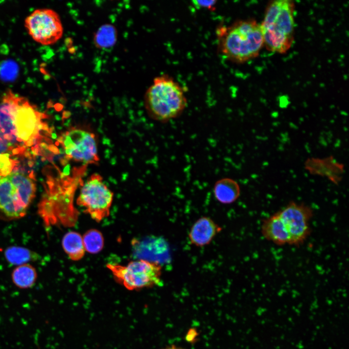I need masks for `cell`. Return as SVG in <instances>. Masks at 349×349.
I'll return each mask as SVG.
<instances>
[{
	"instance_id": "1",
	"label": "cell",
	"mask_w": 349,
	"mask_h": 349,
	"mask_svg": "<svg viewBox=\"0 0 349 349\" xmlns=\"http://www.w3.org/2000/svg\"><path fill=\"white\" fill-rule=\"evenodd\" d=\"M219 49L226 58L242 63L257 57L264 46L260 24L254 19L237 21L217 29Z\"/></svg>"
},
{
	"instance_id": "2",
	"label": "cell",
	"mask_w": 349,
	"mask_h": 349,
	"mask_svg": "<svg viewBox=\"0 0 349 349\" xmlns=\"http://www.w3.org/2000/svg\"><path fill=\"white\" fill-rule=\"evenodd\" d=\"M295 4L292 0L271 1L260 24L264 46L270 51L284 53L294 41Z\"/></svg>"
},
{
	"instance_id": "3",
	"label": "cell",
	"mask_w": 349,
	"mask_h": 349,
	"mask_svg": "<svg viewBox=\"0 0 349 349\" xmlns=\"http://www.w3.org/2000/svg\"><path fill=\"white\" fill-rule=\"evenodd\" d=\"M144 100L149 115L162 123L178 117L187 105L184 89L166 75L154 79L145 93Z\"/></svg>"
},
{
	"instance_id": "4",
	"label": "cell",
	"mask_w": 349,
	"mask_h": 349,
	"mask_svg": "<svg viewBox=\"0 0 349 349\" xmlns=\"http://www.w3.org/2000/svg\"><path fill=\"white\" fill-rule=\"evenodd\" d=\"M46 193L40 202L39 213L45 221L51 224H62L73 226L76 223L79 213L73 205L76 182L48 176Z\"/></svg>"
},
{
	"instance_id": "5",
	"label": "cell",
	"mask_w": 349,
	"mask_h": 349,
	"mask_svg": "<svg viewBox=\"0 0 349 349\" xmlns=\"http://www.w3.org/2000/svg\"><path fill=\"white\" fill-rule=\"evenodd\" d=\"M33 174L15 170L0 176V219L13 221L24 217L35 196Z\"/></svg>"
},
{
	"instance_id": "6",
	"label": "cell",
	"mask_w": 349,
	"mask_h": 349,
	"mask_svg": "<svg viewBox=\"0 0 349 349\" xmlns=\"http://www.w3.org/2000/svg\"><path fill=\"white\" fill-rule=\"evenodd\" d=\"M106 267L116 281L129 290L162 284V267L158 262L139 259L126 265L109 263Z\"/></svg>"
},
{
	"instance_id": "7",
	"label": "cell",
	"mask_w": 349,
	"mask_h": 349,
	"mask_svg": "<svg viewBox=\"0 0 349 349\" xmlns=\"http://www.w3.org/2000/svg\"><path fill=\"white\" fill-rule=\"evenodd\" d=\"M113 198L112 192L101 176L95 174L82 184L76 203L84 213L100 222L109 216Z\"/></svg>"
},
{
	"instance_id": "8",
	"label": "cell",
	"mask_w": 349,
	"mask_h": 349,
	"mask_svg": "<svg viewBox=\"0 0 349 349\" xmlns=\"http://www.w3.org/2000/svg\"><path fill=\"white\" fill-rule=\"evenodd\" d=\"M45 117L26 98L19 96L13 121L17 137L26 148L35 144L41 138V131L47 129L41 121Z\"/></svg>"
},
{
	"instance_id": "9",
	"label": "cell",
	"mask_w": 349,
	"mask_h": 349,
	"mask_svg": "<svg viewBox=\"0 0 349 349\" xmlns=\"http://www.w3.org/2000/svg\"><path fill=\"white\" fill-rule=\"evenodd\" d=\"M24 26L32 39L43 45L54 44L63 36L60 16L51 9L34 10L25 19Z\"/></svg>"
},
{
	"instance_id": "10",
	"label": "cell",
	"mask_w": 349,
	"mask_h": 349,
	"mask_svg": "<svg viewBox=\"0 0 349 349\" xmlns=\"http://www.w3.org/2000/svg\"><path fill=\"white\" fill-rule=\"evenodd\" d=\"M61 140L67 158L85 165L98 161L97 143L93 133L74 128L66 131Z\"/></svg>"
},
{
	"instance_id": "11",
	"label": "cell",
	"mask_w": 349,
	"mask_h": 349,
	"mask_svg": "<svg viewBox=\"0 0 349 349\" xmlns=\"http://www.w3.org/2000/svg\"><path fill=\"white\" fill-rule=\"evenodd\" d=\"M277 212L288 232L291 245L302 244L310 234L313 209L303 203L290 202Z\"/></svg>"
},
{
	"instance_id": "12",
	"label": "cell",
	"mask_w": 349,
	"mask_h": 349,
	"mask_svg": "<svg viewBox=\"0 0 349 349\" xmlns=\"http://www.w3.org/2000/svg\"><path fill=\"white\" fill-rule=\"evenodd\" d=\"M304 166L310 174L326 177L335 185L341 182L345 172L344 165L332 156L307 159Z\"/></svg>"
},
{
	"instance_id": "13",
	"label": "cell",
	"mask_w": 349,
	"mask_h": 349,
	"mask_svg": "<svg viewBox=\"0 0 349 349\" xmlns=\"http://www.w3.org/2000/svg\"><path fill=\"white\" fill-rule=\"evenodd\" d=\"M222 228L209 217L203 216L193 224L188 234L190 244L196 247L209 244Z\"/></svg>"
},
{
	"instance_id": "14",
	"label": "cell",
	"mask_w": 349,
	"mask_h": 349,
	"mask_svg": "<svg viewBox=\"0 0 349 349\" xmlns=\"http://www.w3.org/2000/svg\"><path fill=\"white\" fill-rule=\"evenodd\" d=\"M261 232L266 240L276 245H291L288 232L277 212L263 220Z\"/></svg>"
},
{
	"instance_id": "15",
	"label": "cell",
	"mask_w": 349,
	"mask_h": 349,
	"mask_svg": "<svg viewBox=\"0 0 349 349\" xmlns=\"http://www.w3.org/2000/svg\"><path fill=\"white\" fill-rule=\"evenodd\" d=\"M215 198L222 204H231L238 200L240 194L238 183L230 178H222L216 182L213 189Z\"/></svg>"
},
{
	"instance_id": "16",
	"label": "cell",
	"mask_w": 349,
	"mask_h": 349,
	"mask_svg": "<svg viewBox=\"0 0 349 349\" xmlns=\"http://www.w3.org/2000/svg\"><path fill=\"white\" fill-rule=\"evenodd\" d=\"M62 245L64 252L73 261L82 259L85 254L82 237L75 231H69L63 237Z\"/></svg>"
},
{
	"instance_id": "17",
	"label": "cell",
	"mask_w": 349,
	"mask_h": 349,
	"mask_svg": "<svg viewBox=\"0 0 349 349\" xmlns=\"http://www.w3.org/2000/svg\"><path fill=\"white\" fill-rule=\"evenodd\" d=\"M12 280L14 284L21 289H28L35 284L37 279L35 268L30 263L17 266L12 271Z\"/></svg>"
},
{
	"instance_id": "18",
	"label": "cell",
	"mask_w": 349,
	"mask_h": 349,
	"mask_svg": "<svg viewBox=\"0 0 349 349\" xmlns=\"http://www.w3.org/2000/svg\"><path fill=\"white\" fill-rule=\"evenodd\" d=\"M4 257L7 262L14 265L29 263L38 259V254L31 250L17 246H11L4 251Z\"/></svg>"
},
{
	"instance_id": "19",
	"label": "cell",
	"mask_w": 349,
	"mask_h": 349,
	"mask_svg": "<svg viewBox=\"0 0 349 349\" xmlns=\"http://www.w3.org/2000/svg\"><path fill=\"white\" fill-rule=\"evenodd\" d=\"M117 32L115 27L110 24H105L100 27L94 37V43L99 48H111L117 40Z\"/></svg>"
},
{
	"instance_id": "20",
	"label": "cell",
	"mask_w": 349,
	"mask_h": 349,
	"mask_svg": "<svg viewBox=\"0 0 349 349\" xmlns=\"http://www.w3.org/2000/svg\"><path fill=\"white\" fill-rule=\"evenodd\" d=\"M82 237L85 251L95 254L103 249L104 239L103 235L99 230L95 229L88 230Z\"/></svg>"
},
{
	"instance_id": "21",
	"label": "cell",
	"mask_w": 349,
	"mask_h": 349,
	"mask_svg": "<svg viewBox=\"0 0 349 349\" xmlns=\"http://www.w3.org/2000/svg\"><path fill=\"white\" fill-rule=\"evenodd\" d=\"M19 71L17 64L12 60L0 62V79L4 81H12L16 78Z\"/></svg>"
},
{
	"instance_id": "22",
	"label": "cell",
	"mask_w": 349,
	"mask_h": 349,
	"mask_svg": "<svg viewBox=\"0 0 349 349\" xmlns=\"http://www.w3.org/2000/svg\"><path fill=\"white\" fill-rule=\"evenodd\" d=\"M10 154L0 155V176H6L16 168L18 161L11 158Z\"/></svg>"
},
{
	"instance_id": "23",
	"label": "cell",
	"mask_w": 349,
	"mask_h": 349,
	"mask_svg": "<svg viewBox=\"0 0 349 349\" xmlns=\"http://www.w3.org/2000/svg\"><path fill=\"white\" fill-rule=\"evenodd\" d=\"M215 0H193L192 4L197 8L210 9H212L216 3Z\"/></svg>"
},
{
	"instance_id": "24",
	"label": "cell",
	"mask_w": 349,
	"mask_h": 349,
	"mask_svg": "<svg viewBox=\"0 0 349 349\" xmlns=\"http://www.w3.org/2000/svg\"><path fill=\"white\" fill-rule=\"evenodd\" d=\"M2 154H9L13 155L11 148L0 133V155Z\"/></svg>"
},
{
	"instance_id": "25",
	"label": "cell",
	"mask_w": 349,
	"mask_h": 349,
	"mask_svg": "<svg viewBox=\"0 0 349 349\" xmlns=\"http://www.w3.org/2000/svg\"><path fill=\"white\" fill-rule=\"evenodd\" d=\"M163 349H180V348H177V347H176L173 346L168 347V348Z\"/></svg>"
}]
</instances>
